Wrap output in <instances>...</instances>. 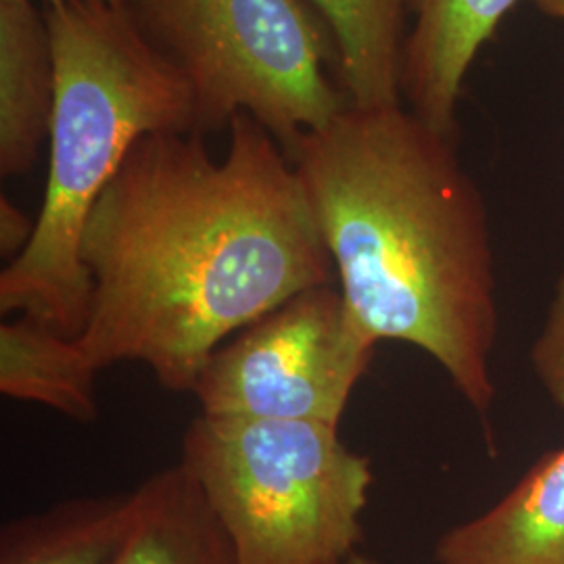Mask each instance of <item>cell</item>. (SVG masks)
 <instances>
[{"mask_svg":"<svg viewBox=\"0 0 564 564\" xmlns=\"http://www.w3.org/2000/svg\"><path fill=\"white\" fill-rule=\"evenodd\" d=\"M223 162L202 134L132 147L90 209L82 262L93 364L141 362L163 389L193 393L214 351L335 265L302 178L251 116L228 126Z\"/></svg>","mask_w":564,"mask_h":564,"instance_id":"cell-1","label":"cell"},{"mask_svg":"<svg viewBox=\"0 0 564 564\" xmlns=\"http://www.w3.org/2000/svg\"><path fill=\"white\" fill-rule=\"evenodd\" d=\"M293 165L351 318L372 341L431 356L485 416L496 398V258L456 139L403 107L351 105L303 139Z\"/></svg>","mask_w":564,"mask_h":564,"instance_id":"cell-2","label":"cell"},{"mask_svg":"<svg viewBox=\"0 0 564 564\" xmlns=\"http://www.w3.org/2000/svg\"><path fill=\"white\" fill-rule=\"evenodd\" d=\"M55 53L48 181L36 235L0 274V314L80 337L90 307L84 226L137 142L199 134L191 86L142 36L128 4H46Z\"/></svg>","mask_w":564,"mask_h":564,"instance_id":"cell-3","label":"cell"},{"mask_svg":"<svg viewBox=\"0 0 564 564\" xmlns=\"http://www.w3.org/2000/svg\"><path fill=\"white\" fill-rule=\"evenodd\" d=\"M181 464L239 564H343L358 552L375 477L337 426L202 414L182 437Z\"/></svg>","mask_w":564,"mask_h":564,"instance_id":"cell-4","label":"cell"},{"mask_svg":"<svg viewBox=\"0 0 564 564\" xmlns=\"http://www.w3.org/2000/svg\"><path fill=\"white\" fill-rule=\"evenodd\" d=\"M142 36L195 97L197 132L251 116L295 160L351 102L328 76L339 53L303 0H128Z\"/></svg>","mask_w":564,"mask_h":564,"instance_id":"cell-5","label":"cell"},{"mask_svg":"<svg viewBox=\"0 0 564 564\" xmlns=\"http://www.w3.org/2000/svg\"><path fill=\"white\" fill-rule=\"evenodd\" d=\"M333 284L305 289L207 360L193 395L214 419L337 426L375 347Z\"/></svg>","mask_w":564,"mask_h":564,"instance_id":"cell-6","label":"cell"},{"mask_svg":"<svg viewBox=\"0 0 564 564\" xmlns=\"http://www.w3.org/2000/svg\"><path fill=\"white\" fill-rule=\"evenodd\" d=\"M521 0H408L403 99L410 111L456 139L464 82L487 42Z\"/></svg>","mask_w":564,"mask_h":564,"instance_id":"cell-7","label":"cell"},{"mask_svg":"<svg viewBox=\"0 0 564 564\" xmlns=\"http://www.w3.org/2000/svg\"><path fill=\"white\" fill-rule=\"evenodd\" d=\"M440 564H564V445L527 470L498 505L445 531Z\"/></svg>","mask_w":564,"mask_h":564,"instance_id":"cell-8","label":"cell"},{"mask_svg":"<svg viewBox=\"0 0 564 564\" xmlns=\"http://www.w3.org/2000/svg\"><path fill=\"white\" fill-rule=\"evenodd\" d=\"M55 53L34 0H0V174L30 172L48 141Z\"/></svg>","mask_w":564,"mask_h":564,"instance_id":"cell-9","label":"cell"},{"mask_svg":"<svg viewBox=\"0 0 564 564\" xmlns=\"http://www.w3.org/2000/svg\"><path fill=\"white\" fill-rule=\"evenodd\" d=\"M113 564H239L235 545L181 463L134 489V517Z\"/></svg>","mask_w":564,"mask_h":564,"instance_id":"cell-10","label":"cell"},{"mask_svg":"<svg viewBox=\"0 0 564 564\" xmlns=\"http://www.w3.org/2000/svg\"><path fill=\"white\" fill-rule=\"evenodd\" d=\"M101 370L76 337L20 314L0 324V393L41 403L76 423L99 419L97 375Z\"/></svg>","mask_w":564,"mask_h":564,"instance_id":"cell-11","label":"cell"},{"mask_svg":"<svg viewBox=\"0 0 564 564\" xmlns=\"http://www.w3.org/2000/svg\"><path fill=\"white\" fill-rule=\"evenodd\" d=\"M333 36L349 102L358 109L402 107L408 0H303Z\"/></svg>","mask_w":564,"mask_h":564,"instance_id":"cell-12","label":"cell"},{"mask_svg":"<svg viewBox=\"0 0 564 564\" xmlns=\"http://www.w3.org/2000/svg\"><path fill=\"white\" fill-rule=\"evenodd\" d=\"M134 517V491L78 498L2 524L0 564H113Z\"/></svg>","mask_w":564,"mask_h":564,"instance_id":"cell-13","label":"cell"},{"mask_svg":"<svg viewBox=\"0 0 564 564\" xmlns=\"http://www.w3.org/2000/svg\"><path fill=\"white\" fill-rule=\"evenodd\" d=\"M531 366L545 395L564 412V272L556 282L544 326L531 347Z\"/></svg>","mask_w":564,"mask_h":564,"instance_id":"cell-14","label":"cell"},{"mask_svg":"<svg viewBox=\"0 0 564 564\" xmlns=\"http://www.w3.org/2000/svg\"><path fill=\"white\" fill-rule=\"evenodd\" d=\"M36 224L11 199L0 197V253L11 262L18 260L34 239Z\"/></svg>","mask_w":564,"mask_h":564,"instance_id":"cell-15","label":"cell"},{"mask_svg":"<svg viewBox=\"0 0 564 564\" xmlns=\"http://www.w3.org/2000/svg\"><path fill=\"white\" fill-rule=\"evenodd\" d=\"M533 4L547 18L564 21V0H533Z\"/></svg>","mask_w":564,"mask_h":564,"instance_id":"cell-16","label":"cell"},{"mask_svg":"<svg viewBox=\"0 0 564 564\" xmlns=\"http://www.w3.org/2000/svg\"><path fill=\"white\" fill-rule=\"evenodd\" d=\"M46 4H61V2H102V4H128V0H44Z\"/></svg>","mask_w":564,"mask_h":564,"instance_id":"cell-17","label":"cell"},{"mask_svg":"<svg viewBox=\"0 0 564 564\" xmlns=\"http://www.w3.org/2000/svg\"><path fill=\"white\" fill-rule=\"evenodd\" d=\"M343 564H379L375 563L372 558H368V556H364L360 552H356V554H351L347 561Z\"/></svg>","mask_w":564,"mask_h":564,"instance_id":"cell-18","label":"cell"}]
</instances>
